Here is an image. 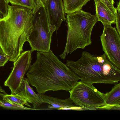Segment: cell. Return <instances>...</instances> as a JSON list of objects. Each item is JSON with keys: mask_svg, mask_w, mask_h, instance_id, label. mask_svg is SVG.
<instances>
[{"mask_svg": "<svg viewBox=\"0 0 120 120\" xmlns=\"http://www.w3.org/2000/svg\"><path fill=\"white\" fill-rule=\"evenodd\" d=\"M36 60L26 74L29 84L39 94L49 91H68L80 78L60 60L52 50L37 51Z\"/></svg>", "mask_w": 120, "mask_h": 120, "instance_id": "obj_1", "label": "cell"}, {"mask_svg": "<svg viewBox=\"0 0 120 120\" xmlns=\"http://www.w3.org/2000/svg\"><path fill=\"white\" fill-rule=\"evenodd\" d=\"M33 17L31 10L8 5L7 15L0 18V47L10 61H15L22 52L33 29Z\"/></svg>", "mask_w": 120, "mask_h": 120, "instance_id": "obj_2", "label": "cell"}, {"mask_svg": "<svg viewBox=\"0 0 120 120\" xmlns=\"http://www.w3.org/2000/svg\"><path fill=\"white\" fill-rule=\"evenodd\" d=\"M66 64L84 83L112 84L120 81V69L110 62L105 53L98 56L84 51L78 60H67Z\"/></svg>", "mask_w": 120, "mask_h": 120, "instance_id": "obj_3", "label": "cell"}, {"mask_svg": "<svg viewBox=\"0 0 120 120\" xmlns=\"http://www.w3.org/2000/svg\"><path fill=\"white\" fill-rule=\"evenodd\" d=\"M66 17V41L63 52L60 55L63 59L77 49H83L91 44L92 31L98 21L95 15L82 10L67 14Z\"/></svg>", "mask_w": 120, "mask_h": 120, "instance_id": "obj_4", "label": "cell"}, {"mask_svg": "<svg viewBox=\"0 0 120 120\" xmlns=\"http://www.w3.org/2000/svg\"><path fill=\"white\" fill-rule=\"evenodd\" d=\"M33 29L28 41L31 52L49 51L52 36L56 28L49 23L45 7H40L33 14Z\"/></svg>", "mask_w": 120, "mask_h": 120, "instance_id": "obj_5", "label": "cell"}, {"mask_svg": "<svg viewBox=\"0 0 120 120\" xmlns=\"http://www.w3.org/2000/svg\"><path fill=\"white\" fill-rule=\"evenodd\" d=\"M70 98L76 105L86 110H98L106 105L105 94L98 90L93 84L78 81L70 90Z\"/></svg>", "mask_w": 120, "mask_h": 120, "instance_id": "obj_6", "label": "cell"}, {"mask_svg": "<svg viewBox=\"0 0 120 120\" xmlns=\"http://www.w3.org/2000/svg\"><path fill=\"white\" fill-rule=\"evenodd\" d=\"M120 35L111 25L104 26L100 38L102 49L107 58L120 69Z\"/></svg>", "mask_w": 120, "mask_h": 120, "instance_id": "obj_7", "label": "cell"}, {"mask_svg": "<svg viewBox=\"0 0 120 120\" xmlns=\"http://www.w3.org/2000/svg\"><path fill=\"white\" fill-rule=\"evenodd\" d=\"M31 53L30 50L22 52L14 62L12 70L4 83L10 89L11 94L16 93L31 65Z\"/></svg>", "mask_w": 120, "mask_h": 120, "instance_id": "obj_8", "label": "cell"}, {"mask_svg": "<svg viewBox=\"0 0 120 120\" xmlns=\"http://www.w3.org/2000/svg\"><path fill=\"white\" fill-rule=\"evenodd\" d=\"M45 7L49 23L54 26L56 31L66 20L63 0H47Z\"/></svg>", "mask_w": 120, "mask_h": 120, "instance_id": "obj_9", "label": "cell"}, {"mask_svg": "<svg viewBox=\"0 0 120 120\" xmlns=\"http://www.w3.org/2000/svg\"><path fill=\"white\" fill-rule=\"evenodd\" d=\"M43 103H47L50 105L48 108L59 110H71L77 111L86 110V109L76 105H74L72 101L70 98L64 99L39 94Z\"/></svg>", "mask_w": 120, "mask_h": 120, "instance_id": "obj_10", "label": "cell"}, {"mask_svg": "<svg viewBox=\"0 0 120 120\" xmlns=\"http://www.w3.org/2000/svg\"><path fill=\"white\" fill-rule=\"evenodd\" d=\"M29 84L28 79L24 78L16 94L25 99L28 103L32 104L35 110H37V108L43 103L39 94H36Z\"/></svg>", "mask_w": 120, "mask_h": 120, "instance_id": "obj_11", "label": "cell"}, {"mask_svg": "<svg viewBox=\"0 0 120 120\" xmlns=\"http://www.w3.org/2000/svg\"><path fill=\"white\" fill-rule=\"evenodd\" d=\"M95 3V15L98 21L104 26L116 23L115 16L103 2L98 1Z\"/></svg>", "mask_w": 120, "mask_h": 120, "instance_id": "obj_12", "label": "cell"}, {"mask_svg": "<svg viewBox=\"0 0 120 120\" xmlns=\"http://www.w3.org/2000/svg\"><path fill=\"white\" fill-rule=\"evenodd\" d=\"M105 102L110 105H120V83H116L111 90L105 94Z\"/></svg>", "mask_w": 120, "mask_h": 120, "instance_id": "obj_13", "label": "cell"}, {"mask_svg": "<svg viewBox=\"0 0 120 120\" xmlns=\"http://www.w3.org/2000/svg\"><path fill=\"white\" fill-rule=\"evenodd\" d=\"M65 13H70L82 10L90 0H63Z\"/></svg>", "mask_w": 120, "mask_h": 120, "instance_id": "obj_14", "label": "cell"}, {"mask_svg": "<svg viewBox=\"0 0 120 120\" xmlns=\"http://www.w3.org/2000/svg\"><path fill=\"white\" fill-rule=\"evenodd\" d=\"M3 98L4 100L12 103L21 106L25 105L31 107L25 99L16 94H5Z\"/></svg>", "mask_w": 120, "mask_h": 120, "instance_id": "obj_15", "label": "cell"}, {"mask_svg": "<svg viewBox=\"0 0 120 120\" xmlns=\"http://www.w3.org/2000/svg\"><path fill=\"white\" fill-rule=\"evenodd\" d=\"M5 94L0 92V107L9 109L15 110H35L27 107L24 106H21L9 102L3 99V97Z\"/></svg>", "mask_w": 120, "mask_h": 120, "instance_id": "obj_16", "label": "cell"}, {"mask_svg": "<svg viewBox=\"0 0 120 120\" xmlns=\"http://www.w3.org/2000/svg\"><path fill=\"white\" fill-rule=\"evenodd\" d=\"M12 5L20 6L32 10L35 7L36 0H10Z\"/></svg>", "mask_w": 120, "mask_h": 120, "instance_id": "obj_17", "label": "cell"}, {"mask_svg": "<svg viewBox=\"0 0 120 120\" xmlns=\"http://www.w3.org/2000/svg\"><path fill=\"white\" fill-rule=\"evenodd\" d=\"M8 5L6 0H0V15L1 17H4L7 15Z\"/></svg>", "mask_w": 120, "mask_h": 120, "instance_id": "obj_18", "label": "cell"}, {"mask_svg": "<svg viewBox=\"0 0 120 120\" xmlns=\"http://www.w3.org/2000/svg\"><path fill=\"white\" fill-rule=\"evenodd\" d=\"M120 1L117 4V7L116 8L117 12L115 15L116 28L119 34L120 35Z\"/></svg>", "mask_w": 120, "mask_h": 120, "instance_id": "obj_19", "label": "cell"}, {"mask_svg": "<svg viewBox=\"0 0 120 120\" xmlns=\"http://www.w3.org/2000/svg\"><path fill=\"white\" fill-rule=\"evenodd\" d=\"M95 2L98 1H101L109 9L115 16L117 12L116 8L109 0H94Z\"/></svg>", "mask_w": 120, "mask_h": 120, "instance_id": "obj_20", "label": "cell"}, {"mask_svg": "<svg viewBox=\"0 0 120 120\" xmlns=\"http://www.w3.org/2000/svg\"><path fill=\"white\" fill-rule=\"evenodd\" d=\"M8 56L0 47V67L3 66L9 60Z\"/></svg>", "mask_w": 120, "mask_h": 120, "instance_id": "obj_21", "label": "cell"}, {"mask_svg": "<svg viewBox=\"0 0 120 120\" xmlns=\"http://www.w3.org/2000/svg\"><path fill=\"white\" fill-rule=\"evenodd\" d=\"M47 0H36V4L34 8L32 10L33 14L41 7H45Z\"/></svg>", "mask_w": 120, "mask_h": 120, "instance_id": "obj_22", "label": "cell"}, {"mask_svg": "<svg viewBox=\"0 0 120 120\" xmlns=\"http://www.w3.org/2000/svg\"><path fill=\"white\" fill-rule=\"evenodd\" d=\"M120 110V105H106L98 108V110Z\"/></svg>", "mask_w": 120, "mask_h": 120, "instance_id": "obj_23", "label": "cell"}, {"mask_svg": "<svg viewBox=\"0 0 120 120\" xmlns=\"http://www.w3.org/2000/svg\"><path fill=\"white\" fill-rule=\"evenodd\" d=\"M0 92H1V93H2L4 94H6L7 93H6V92L2 88V87L0 85Z\"/></svg>", "mask_w": 120, "mask_h": 120, "instance_id": "obj_24", "label": "cell"}, {"mask_svg": "<svg viewBox=\"0 0 120 120\" xmlns=\"http://www.w3.org/2000/svg\"><path fill=\"white\" fill-rule=\"evenodd\" d=\"M109 1L113 4V5L115 3V2L114 0H109Z\"/></svg>", "mask_w": 120, "mask_h": 120, "instance_id": "obj_25", "label": "cell"}, {"mask_svg": "<svg viewBox=\"0 0 120 120\" xmlns=\"http://www.w3.org/2000/svg\"><path fill=\"white\" fill-rule=\"evenodd\" d=\"M8 4L9 3L10 0H6Z\"/></svg>", "mask_w": 120, "mask_h": 120, "instance_id": "obj_26", "label": "cell"}]
</instances>
